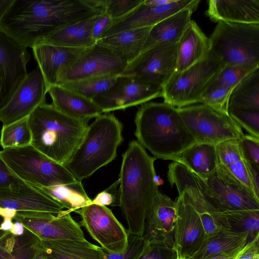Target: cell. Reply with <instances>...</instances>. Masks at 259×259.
Masks as SVG:
<instances>
[{"instance_id": "6da1fadb", "label": "cell", "mask_w": 259, "mask_h": 259, "mask_svg": "<svg viewBox=\"0 0 259 259\" xmlns=\"http://www.w3.org/2000/svg\"><path fill=\"white\" fill-rule=\"evenodd\" d=\"M100 8L99 0H14L0 29L32 48L52 31L98 14Z\"/></svg>"}, {"instance_id": "7a4b0ae2", "label": "cell", "mask_w": 259, "mask_h": 259, "mask_svg": "<svg viewBox=\"0 0 259 259\" xmlns=\"http://www.w3.org/2000/svg\"><path fill=\"white\" fill-rule=\"evenodd\" d=\"M137 141L130 142L122 155L119 174L120 205L128 232L142 235L146 213L159 191L154 161Z\"/></svg>"}, {"instance_id": "3957f363", "label": "cell", "mask_w": 259, "mask_h": 259, "mask_svg": "<svg viewBox=\"0 0 259 259\" xmlns=\"http://www.w3.org/2000/svg\"><path fill=\"white\" fill-rule=\"evenodd\" d=\"M135 122L138 142L155 158L173 161L196 143L177 108L164 102L142 104Z\"/></svg>"}, {"instance_id": "277c9868", "label": "cell", "mask_w": 259, "mask_h": 259, "mask_svg": "<svg viewBox=\"0 0 259 259\" xmlns=\"http://www.w3.org/2000/svg\"><path fill=\"white\" fill-rule=\"evenodd\" d=\"M31 145L56 162L64 165L80 143L89 120L69 117L46 102L28 116Z\"/></svg>"}, {"instance_id": "5b68a950", "label": "cell", "mask_w": 259, "mask_h": 259, "mask_svg": "<svg viewBox=\"0 0 259 259\" xmlns=\"http://www.w3.org/2000/svg\"><path fill=\"white\" fill-rule=\"evenodd\" d=\"M123 126L113 114H101L89 125L77 148L64 164L81 182L116 156Z\"/></svg>"}, {"instance_id": "8992f818", "label": "cell", "mask_w": 259, "mask_h": 259, "mask_svg": "<svg viewBox=\"0 0 259 259\" xmlns=\"http://www.w3.org/2000/svg\"><path fill=\"white\" fill-rule=\"evenodd\" d=\"M1 154L19 178L33 186L48 187L79 181L64 165L47 157L31 144L3 149Z\"/></svg>"}, {"instance_id": "52a82bcc", "label": "cell", "mask_w": 259, "mask_h": 259, "mask_svg": "<svg viewBox=\"0 0 259 259\" xmlns=\"http://www.w3.org/2000/svg\"><path fill=\"white\" fill-rule=\"evenodd\" d=\"M209 39L224 65H259V24L219 21Z\"/></svg>"}, {"instance_id": "ba28073f", "label": "cell", "mask_w": 259, "mask_h": 259, "mask_svg": "<svg viewBox=\"0 0 259 259\" xmlns=\"http://www.w3.org/2000/svg\"><path fill=\"white\" fill-rule=\"evenodd\" d=\"M224 65L211 53L203 60L180 72H175L162 88L160 97L164 102L177 108L200 100L204 92Z\"/></svg>"}, {"instance_id": "9c48e42d", "label": "cell", "mask_w": 259, "mask_h": 259, "mask_svg": "<svg viewBox=\"0 0 259 259\" xmlns=\"http://www.w3.org/2000/svg\"><path fill=\"white\" fill-rule=\"evenodd\" d=\"M177 109L196 143L217 145L229 140H239L244 135L228 113L202 104Z\"/></svg>"}, {"instance_id": "30bf717a", "label": "cell", "mask_w": 259, "mask_h": 259, "mask_svg": "<svg viewBox=\"0 0 259 259\" xmlns=\"http://www.w3.org/2000/svg\"><path fill=\"white\" fill-rule=\"evenodd\" d=\"M195 176L206 197L218 211L259 210V200L219 164L204 177Z\"/></svg>"}, {"instance_id": "8fae6325", "label": "cell", "mask_w": 259, "mask_h": 259, "mask_svg": "<svg viewBox=\"0 0 259 259\" xmlns=\"http://www.w3.org/2000/svg\"><path fill=\"white\" fill-rule=\"evenodd\" d=\"M127 65L113 51L96 43L60 73L57 85L100 76H119Z\"/></svg>"}, {"instance_id": "7c38bea8", "label": "cell", "mask_w": 259, "mask_h": 259, "mask_svg": "<svg viewBox=\"0 0 259 259\" xmlns=\"http://www.w3.org/2000/svg\"><path fill=\"white\" fill-rule=\"evenodd\" d=\"M178 42L152 46L129 63L121 75L133 76L163 88L176 71Z\"/></svg>"}, {"instance_id": "4fadbf2b", "label": "cell", "mask_w": 259, "mask_h": 259, "mask_svg": "<svg viewBox=\"0 0 259 259\" xmlns=\"http://www.w3.org/2000/svg\"><path fill=\"white\" fill-rule=\"evenodd\" d=\"M76 213L81 216L80 225L103 249L114 253L125 250L128 231L107 206L92 203Z\"/></svg>"}, {"instance_id": "5bb4252c", "label": "cell", "mask_w": 259, "mask_h": 259, "mask_svg": "<svg viewBox=\"0 0 259 259\" xmlns=\"http://www.w3.org/2000/svg\"><path fill=\"white\" fill-rule=\"evenodd\" d=\"M162 88L133 76L121 75L108 91L93 101L103 113L142 105L160 97Z\"/></svg>"}, {"instance_id": "9a60e30c", "label": "cell", "mask_w": 259, "mask_h": 259, "mask_svg": "<svg viewBox=\"0 0 259 259\" xmlns=\"http://www.w3.org/2000/svg\"><path fill=\"white\" fill-rule=\"evenodd\" d=\"M13 221L22 223L25 228L41 239H85L80 225L73 219L68 210H63L58 214L17 211Z\"/></svg>"}, {"instance_id": "2e32d148", "label": "cell", "mask_w": 259, "mask_h": 259, "mask_svg": "<svg viewBox=\"0 0 259 259\" xmlns=\"http://www.w3.org/2000/svg\"><path fill=\"white\" fill-rule=\"evenodd\" d=\"M48 88L38 66L28 73L6 105L0 109L3 125L28 117L40 105L46 102Z\"/></svg>"}, {"instance_id": "e0dca14e", "label": "cell", "mask_w": 259, "mask_h": 259, "mask_svg": "<svg viewBox=\"0 0 259 259\" xmlns=\"http://www.w3.org/2000/svg\"><path fill=\"white\" fill-rule=\"evenodd\" d=\"M177 203L158 191L147 211L142 236L149 243L175 248Z\"/></svg>"}, {"instance_id": "ac0fdd59", "label": "cell", "mask_w": 259, "mask_h": 259, "mask_svg": "<svg viewBox=\"0 0 259 259\" xmlns=\"http://www.w3.org/2000/svg\"><path fill=\"white\" fill-rule=\"evenodd\" d=\"M143 2L129 14L113 21L101 38L128 29L153 26L185 8L197 9L200 1L172 0L169 3L154 6L145 5Z\"/></svg>"}, {"instance_id": "d6986e66", "label": "cell", "mask_w": 259, "mask_h": 259, "mask_svg": "<svg viewBox=\"0 0 259 259\" xmlns=\"http://www.w3.org/2000/svg\"><path fill=\"white\" fill-rule=\"evenodd\" d=\"M176 201L175 248L179 258L190 259L201 247L204 240V231L198 213L187 201L184 193H179Z\"/></svg>"}, {"instance_id": "ffe728a7", "label": "cell", "mask_w": 259, "mask_h": 259, "mask_svg": "<svg viewBox=\"0 0 259 259\" xmlns=\"http://www.w3.org/2000/svg\"><path fill=\"white\" fill-rule=\"evenodd\" d=\"M0 207L58 214L64 207L37 187L23 181L0 188Z\"/></svg>"}, {"instance_id": "44dd1931", "label": "cell", "mask_w": 259, "mask_h": 259, "mask_svg": "<svg viewBox=\"0 0 259 259\" xmlns=\"http://www.w3.org/2000/svg\"><path fill=\"white\" fill-rule=\"evenodd\" d=\"M32 49L48 89L57 84L60 73L77 59L88 48L40 44L35 45Z\"/></svg>"}, {"instance_id": "7402d4cb", "label": "cell", "mask_w": 259, "mask_h": 259, "mask_svg": "<svg viewBox=\"0 0 259 259\" xmlns=\"http://www.w3.org/2000/svg\"><path fill=\"white\" fill-rule=\"evenodd\" d=\"M29 59L26 48L0 29V67L13 93L28 74L26 65Z\"/></svg>"}, {"instance_id": "603a6c76", "label": "cell", "mask_w": 259, "mask_h": 259, "mask_svg": "<svg viewBox=\"0 0 259 259\" xmlns=\"http://www.w3.org/2000/svg\"><path fill=\"white\" fill-rule=\"evenodd\" d=\"M205 12L214 22L259 24V0H209Z\"/></svg>"}, {"instance_id": "cb8c5ba5", "label": "cell", "mask_w": 259, "mask_h": 259, "mask_svg": "<svg viewBox=\"0 0 259 259\" xmlns=\"http://www.w3.org/2000/svg\"><path fill=\"white\" fill-rule=\"evenodd\" d=\"M53 106L71 118L90 120L103 113L100 108L92 100L60 85L48 89Z\"/></svg>"}, {"instance_id": "d4e9b609", "label": "cell", "mask_w": 259, "mask_h": 259, "mask_svg": "<svg viewBox=\"0 0 259 259\" xmlns=\"http://www.w3.org/2000/svg\"><path fill=\"white\" fill-rule=\"evenodd\" d=\"M210 52L209 37L191 20L178 42L176 72H180L205 58Z\"/></svg>"}, {"instance_id": "484cf974", "label": "cell", "mask_w": 259, "mask_h": 259, "mask_svg": "<svg viewBox=\"0 0 259 259\" xmlns=\"http://www.w3.org/2000/svg\"><path fill=\"white\" fill-rule=\"evenodd\" d=\"M102 13L56 29L45 36L36 45L45 44L74 48H90L97 43L92 36V30Z\"/></svg>"}, {"instance_id": "4316f807", "label": "cell", "mask_w": 259, "mask_h": 259, "mask_svg": "<svg viewBox=\"0 0 259 259\" xmlns=\"http://www.w3.org/2000/svg\"><path fill=\"white\" fill-rule=\"evenodd\" d=\"M152 27L122 31L102 38L97 43L112 50L128 64L141 53Z\"/></svg>"}, {"instance_id": "83f0119b", "label": "cell", "mask_w": 259, "mask_h": 259, "mask_svg": "<svg viewBox=\"0 0 259 259\" xmlns=\"http://www.w3.org/2000/svg\"><path fill=\"white\" fill-rule=\"evenodd\" d=\"M47 256L55 259H106L103 248L86 239L50 240L40 239Z\"/></svg>"}, {"instance_id": "f1b7e54d", "label": "cell", "mask_w": 259, "mask_h": 259, "mask_svg": "<svg viewBox=\"0 0 259 259\" xmlns=\"http://www.w3.org/2000/svg\"><path fill=\"white\" fill-rule=\"evenodd\" d=\"M196 9L186 8L165 18L151 28L142 51L158 44L178 42Z\"/></svg>"}, {"instance_id": "f546056e", "label": "cell", "mask_w": 259, "mask_h": 259, "mask_svg": "<svg viewBox=\"0 0 259 259\" xmlns=\"http://www.w3.org/2000/svg\"><path fill=\"white\" fill-rule=\"evenodd\" d=\"M218 164L257 199L252 186L249 171L240 150L238 140H229L215 145Z\"/></svg>"}, {"instance_id": "4dcf8cb0", "label": "cell", "mask_w": 259, "mask_h": 259, "mask_svg": "<svg viewBox=\"0 0 259 259\" xmlns=\"http://www.w3.org/2000/svg\"><path fill=\"white\" fill-rule=\"evenodd\" d=\"M173 161L181 163L197 176L204 177L218 166L215 145L195 143Z\"/></svg>"}, {"instance_id": "1f68e13d", "label": "cell", "mask_w": 259, "mask_h": 259, "mask_svg": "<svg viewBox=\"0 0 259 259\" xmlns=\"http://www.w3.org/2000/svg\"><path fill=\"white\" fill-rule=\"evenodd\" d=\"M40 239L26 228L22 235L7 232L0 240V259H36Z\"/></svg>"}, {"instance_id": "d6a6232c", "label": "cell", "mask_w": 259, "mask_h": 259, "mask_svg": "<svg viewBox=\"0 0 259 259\" xmlns=\"http://www.w3.org/2000/svg\"><path fill=\"white\" fill-rule=\"evenodd\" d=\"M247 233L221 232L204 239L200 249L190 259H203L235 251L247 243Z\"/></svg>"}, {"instance_id": "836d02e7", "label": "cell", "mask_w": 259, "mask_h": 259, "mask_svg": "<svg viewBox=\"0 0 259 259\" xmlns=\"http://www.w3.org/2000/svg\"><path fill=\"white\" fill-rule=\"evenodd\" d=\"M37 187L57 201L70 212H77L81 208L92 203V200L88 196L80 181L69 185Z\"/></svg>"}, {"instance_id": "e575fe53", "label": "cell", "mask_w": 259, "mask_h": 259, "mask_svg": "<svg viewBox=\"0 0 259 259\" xmlns=\"http://www.w3.org/2000/svg\"><path fill=\"white\" fill-rule=\"evenodd\" d=\"M229 107L259 110V68L233 89L229 99Z\"/></svg>"}, {"instance_id": "d590c367", "label": "cell", "mask_w": 259, "mask_h": 259, "mask_svg": "<svg viewBox=\"0 0 259 259\" xmlns=\"http://www.w3.org/2000/svg\"><path fill=\"white\" fill-rule=\"evenodd\" d=\"M231 232L248 234L247 243L259 235V210L247 209L222 212Z\"/></svg>"}, {"instance_id": "8d00e7d4", "label": "cell", "mask_w": 259, "mask_h": 259, "mask_svg": "<svg viewBox=\"0 0 259 259\" xmlns=\"http://www.w3.org/2000/svg\"><path fill=\"white\" fill-rule=\"evenodd\" d=\"M32 136L28 117L3 125L0 144L3 149L21 147L31 144Z\"/></svg>"}, {"instance_id": "74e56055", "label": "cell", "mask_w": 259, "mask_h": 259, "mask_svg": "<svg viewBox=\"0 0 259 259\" xmlns=\"http://www.w3.org/2000/svg\"><path fill=\"white\" fill-rule=\"evenodd\" d=\"M119 76H100L66 82L60 85L93 100L112 87Z\"/></svg>"}, {"instance_id": "f35d334b", "label": "cell", "mask_w": 259, "mask_h": 259, "mask_svg": "<svg viewBox=\"0 0 259 259\" xmlns=\"http://www.w3.org/2000/svg\"><path fill=\"white\" fill-rule=\"evenodd\" d=\"M232 90L229 87L212 81L202 95L200 103L228 113L229 101Z\"/></svg>"}, {"instance_id": "ab89813d", "label": "cell", "mask_w": 259, "mask_h": 259, "mask_svg": "<svg viewBox=\"0 0 259 259\" xmlns=\"http://www.w3.org/2000/svg\"><path fill=\"white\" fill-rule=\"evenodd\" d=\"M259 65H224L213 81L234 89Z\"/></svg>"}, {"instance_id": "60d3db41", "label": "cell", "mask_w": 259, "mask_h": 259, "mask_svg": "<svg viewBox=\"0 0 259 259\" xmlns=\"http://www.w3.org/2000/svg\"><path fill=\"white\" fill-rule=\"evenodd\" d=\"M228 113L249 135L259 138V110L229 107Z\"/></svg>"}, {"instance_id": "b9f144b4", "label": "cell", "mask_w": 259, "mask_h": 259, "mask_svg": "<svg viewBox=\"0 0 259 259\" xmlns=\"http://www.w3.org/2000/svg\"><path fill=\"white\" fill-rule=\"evenodd\" d=\"M149 243L142 235L128 232L127 245L120 253H114L103 249L106 259H138Z\"/></svg>"}, {"instance_id": "7bdbcfd3", "label": "cell", "mask_w": 259, "mask_h": 259, "mask_svg": "<svg viewBox=\"0 0 259 259\" xmlns=\"http://www.w3.org/2000/svg\"><path fill=\"white\" fill-rule=\"evenodd\" d=\"M144 0H105V11L113 21L129 14Z\"/></svg>"}, {"instance_id": "ee69618b", "label": "cell", "mask_w": 259, "mask_h": 259, "mask_svg": "<svg viewBox=\"0 0 259 259\" xmlns=\"http://www.w3.org/2000/svg\"><path fill=\"white\" fill-rule=\"evenodd\" d=\"M238 143L245 160L259 166V138L244 135L238 140Z\"/></svg>"}, {"instance_id": "f6af8a7d", "label": "cell", "mask_w": 259, "mask_h": 259, "mask_svg": "<svg viewBox=\"0 0 259 259\" xmlns=\"http://www.w3.org/2000/svg\"><path fill=\"white\" fill-rule=\"evenodd\" d=\"M179 255L175 248L162 244L149 243L138 259H178Z\"/></svg>"}, {"instance_id": "bcb514c9", "label": "cell", "mask_w": 259, "mask_h": 259, "mask_svg": "<svg viewBox=\"0 0 259 259\" xmlns=\"http://www.w3.org/2000/svg\"><path fill=\"white\" fill-rule=\"evenodd\" d=\"M119 184V180L118 179L107 189L98 193L92 200V203L105 206H119V191L117 189Z\"/></svg>"}, {"instance_id": "7dc6e473", "label": "cell", "mask_w": 259, "mask_h": 259, "mask_svg": "<svg viewBox=\"0 0 259 259\" xmlns=\"http://www.w3.org/2000/svg\"><path fill=\"white\" fill-rule=\"evenodd\" d=\"M22 181L6 163L1 156L0 151V188L8 187Z\"/></svg>"}, {"instance_id": "c3c4849f", "label": "cell", "mask_w": 259, "mask_h": 259, "mask_svg": "<svg viewBox=\"0 0 259 259\" xmlns=\"http://www.w3.org/2000/svg\"><path fill=\"white\" fill-rule=\"evenodd\" d=\"M113 19L106 13L105 11L101 14L95 22L92 30V36L97 42L103 33L111 25Z\"/></svg>"}, {"instance_id": "681fc988", "label": "cell", "mask_w": 259, "mask_h": 259, "mask_svg": "<svg viewBox=\"0 0 259 259\" xmlns=\"http://www.w3.org/2000/svg\"><path fill=\"white\" fill-rule=\"evenodd\" d=\"M13 94L6 73L0 67V109L6 105Z\"/></svg>"}, {"instance_id": "f907efd6", "label": "cell", "mask_w": 259, "mask_h": 259, "mask_svg": "<svg viewBox=\"0 0 259 259\" xmlns=\"http://www.w3.org/2000/svg\"><path fill=\"white\" fill-rule=\"evenodd\" d=\"M259 235L248 242L236 259H259Z\"/></svg>"}, {"instance_id": "816d5d0a", "label": "cell", "mask_w": 259, "mask_h": 259, "mask_svg": "<svg viewBox=\"0 0 259 259\" xmlns=\"http://www.w3.org/2000/svg\"><path fill=\"white\" fill-rule=\"evenodd\" d=\"M246 164L249 171L250 179L255 194L259 198V166H257L246 160Z\"/></svg>"}, {"instance_id": "f5cc1de1", "label": "cell", "mask_w": 259, "mask_h": 259, "mask_svg": "<svg viewBox=\"0 0 259 259\" xmlns=\"http://www.w3.org/2000/svg\"><path fill=\"white\" fill-rule=\"evenodd\" d=\"M244 247L238 250H236L235 251L228 253H225L222 254L220 255H215L211 257H206L203 259H236L237 257L238 256V255L240 253V252L243 250V248Z\"/></svg>"}, {"instance_id": "db71d44e", "label": "cell", "mask_w": 259, "mask_h": 259, "mask_svg": "<svg viewBox=\"0 0 259 259\" xmlns=\"http://www.w3.org/2000/svg\"><path fill=\"white\" fill-rule=\"evenodd\" d=\"M13 226L10 231V233L15 236H21L24 234L26 228L20 222L17 221H13Z\"/></svg>"}, {"instance_id": "11a10c76", "label": "cell", "mask_w": 259, "mask_h": 259, "mask_svg": "<svg viewBox=\"0 0 259 259\" xmlns=\"http://www.w3.org/2000/svg\"><path fill=\"white\" fill-rule=\"evenodd\" d=\"M17 213V211L15 210L0 207V216L3 218V220H11L13 221Z\"/></svg>"}, {"instance_id": "9f6ffc18", "label": "cell", "mask_w": 259, "mask_h": 259, "mask_svg": "<svg viewBox=\"0 0 259 259\" xmlns=\"http://www.w3.org/2000/svg\"><path fill=\"white\" fill-rule=\"evenodd\" d=\"M14 0H0V21L10 8Z\"/></svg>"}, {"instance_id": "6f0895ef", "label": "cell", "mask_w": 259, "mask_h": 259, "mask_svg": "<svg viewBox=\"0 0 259 259\" xmlns=\"http://www.w3.org/2000/svg\"><path fill=\"white\" fill-rule=\"evenodd\" d=\"M13 221L11 220H3L1 224V229L4 232H9L13 226Z\"/></svg>"}, {"instance_id": "680465c9", "label": "cell", "mask_w": 259, "mask_h": 259, "mask_svg": "<svg viewBox=\"0 0 259 259\" xmlns=\"http://www.w3.org/2000/svg\"><path fill=\"white\" fill-rule=\"evenodd\" d=\"M36 259H46L45 253L41 247Z\"/></svg>"}, {"instance_id": "91938a15", "label": "cell", "mask_w": 259, "mask_h": 259, "mask_svg": "<svg viewBox=\"0 0 259 259\" xmlns=\"http://www.w3.org/2000/svg\"><path fill=\"white\" fill-rule=\"evenodd\" d=\"M3 221V218L0 216V240L2 238V237L6 234L7 232H4L1 229V224Z\"/></svg>"}, {"instance_id": "94428289", "label": "cell", "mask_w": 259, "mask_h": 259, "mask_svg": "<svg viewBox=\"0 0 259 259\" xmlns=\"http://www.w3.org/2000/svg\"><path fill=\"white\" fill-rule=\"evenodd\" d=\"M46 259H55V258L46 255Z\"/></svg>"}, {"instance_id": "6125c7cd", "label": "cell", "mask_w": 259, "mask_h": 259, "mask_svg": "<svg viewBox=\"0 0 259 259\" xmlns=\"http://www.w3.org/2000/svg\"><path fill=\"white\" fill-rule=\"evenodd\" d=\"M178 259H181V258H179Z\"/></svg>"}]
</instances>
